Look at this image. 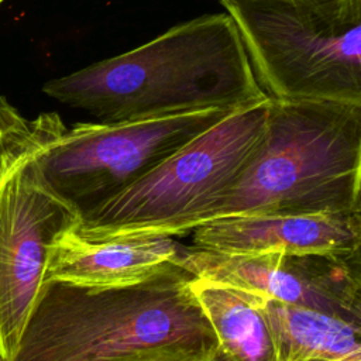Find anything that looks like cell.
<instances>
[{
  "instance_id": "11",
  "label": "cell",
  "mask_w": 361,
  "mask_h": 361,
  "mask_svg": "<svg viewBox=\"0 0 361 361\" xmlns=\"http://www.w3.org/2000/svg\"><path fill=\"white\" fill-rule=\"evenodd\" d=\"M275 361H361V324L265 298Z\"/></svg>"
},
{
  "instance_id": "12",
  "label": "cell",
  "mask_w": 361,
  "mask_h": 361,
  "mask_svg": "<svg viewBox=\"0 0 361 361\" xmlns=\"http://www.w3.org/2000/svg\"><path fill=\"white\" fill-rule=\"evenodd\" d=\"M190 289L226 361H275L265 296L195 276Z\"/></svg>"
},
{
  "instance_id": "14",
  "label": "cell",
  "mask_w": 361,
  "mask_h": 361,
  "mask_svg": "<svg viewBox=\"0 0 361 361\" xmlns=\"http://www.w3.org/2000/svg\"><path fill=\"white\" fill-rule=\"evenodd\" d=\"M220 1H230V0H220ZM248 1H258V0H248ZM281 1H299V0H281Z\"/></svg>"
},
{
  "instance_id": "7",
  "label": "cell",
  "mask_w": 361,
  "mask_h": 361,
  "mask_svg": "<svg viewBox=\"0 0 361 361\" xmlns=\"http://www.w3.org/2000/svg\"><path fill=\"white\" fill-rule=\"evenodd\" d=\"M76 224V213L41 182L30 159L0 148V360L16 353L54 241Z\"/></svg>"
},
{
  "instance_id": "1",
  "label": "cell",
  "mask_w": 361,
  "mask_h": 361,
  "mask_svg": "<svg viewBox=\"0 0 361 361\" xmlns=\"http://www.w3.org/2000/svg\"><path fill=\"white\" fill-rule=\"evenodd\" d=\"M42 92L100 123L235 111L269 99L227 13L176 24L134 49L45 82Z\"/></svg>"
},
{
  "instance_id": "10",
  "label": "cell",
  "mask_w": 361,
  "mask_h": 361,
  "mask_svg": "<svg viewBox=\"0 0 361 361\" xmlns=\"http://www.w3.org/2000/svg\"><path fill=\"white\" fill-rule=\"evenodd\" d=\"M185 248L165 235L87 240L72 227L54 241L44 282L90 288L128 286L178 264Z\"/></svg>"
},
{
  "instance_id": "8",
  "label": "cell",
  "mask_w": 361,
  "mask_h": 361,
  "mask_svg": "<svg viewBox=\"0 0 361 361\" xmlns=\"http://www.w3.org/2000/svg\"><path fill=\"white\" fill-rule=\"evenodd\" d=\"M179 264L197 278L361 324V252L230 255L186 247Z\"/></svg>"
},
{
  "instance_id": "9",
  "label": "cell",
  "mask_w": 361,
  "mask_h": 361,
  "mask_svg": "<svg viewBox=\"0 0 361 361\" xmlns=\"http://www.w3.org/2000/svg\"><path fill=\"white\" fill-rule=\"evenodd\" d=\"M193 247L230 255L361 252V213L235 216L193 230Z\"/></svg>"
},
{
  "instance_id": "5",
  "label": "cell",
  "mask_w": 361,
  "mask_h": 361,
  "mask_svg": "<svg viewBox=\"0 0 361 361\" xmlns=\"http://www.w3.org/2000/svg\"><path fill=\"white\" fill-rule=\"evenodd\" d=\"M269 99L221 118L185 144L128 189L80 219L87 240L175 237L207 223L254 158Z\"/></svg>"
},
{
  "instance_id": "6",
  "label": "cell",
  "mask_w": 361,
  "mask_h": 361,
  "mask_svg": "<svg viewBox=\"0 0 361 361\" xmlns=\"http://www.w3.org/2000/svg\"><path fill=\"white\" fill-rule=\"evenodd\" d=\"M221 3L269 99L361 104V0Z\"/></svg>"
},
{
  "instance_id": "15",
  "label": "cell",
  "mask_w": 361,
  "mask_h": 361,
  "mask_svg": "<svg viewBox=\"0 0 361 361\" xmlns=\"http://www.w3.org/2000/svg\"><path fill=\"white\" fill-rule=\"evenodd\" d=\"M4 1H6V0H0V6H1Z\"/></svg>"
},
{
  "instance_id": "4",
  "label": "cell",
  "mask_w": 361,
  "mask_h": 361,
  "mask_svg": "<svg viewBox=\"0 0 361 361\" xmlns=\"http://www.w3.org/2000/svg\"><path fill=\"white\" fill-rule=\"evenodd\" d=\"M231 113L209 109L66 127L56 113L28 118L0 96V148L25 155L41 182L79 221Z\"/></svg>"
},
{
  "instance_id": "2",
  "label": "cell",
  "mask_w": 361,
  "mask_h": 361,
  "mask_svg": "<svg viewBox=\"0 0 361 361\" xmlns=\"http://www.w3.org/2000/svg\"><path fill=\"white\" fill-rule=\"evenodd\" d=\"M193 278L178 262L120 288L44 282L8 361H111L168 344L219 348Z\"/></svg>"
},
{
  "instance_id": "3",
  "label": "cell",
  "mask_w": 361,
  "mask_h": 361,
  "mask_svg": "<svg viewBox=\"0 0 361 361\" xmlns=\"http://www.w3.org/2000/svg\"><path fill=\"white\" fill-rule=\"evenodd\" d=\"M361 104L269 99L262 141L210 220L361 213Z\"/></svg>"
},
{
  "instance_id": "13",
  "label": "cell",
  "mask_w": 361,
  "mask_h": 361,
  "mask_svg": "<svg viewBox=\"0 0 361 361\" xmlns=\"http://www.w3.org/2000/svg\"><path fill=\"white\" fill-rule=\"evenodd\" d=\"M111 361H226L220 348L168 344L128 353Z\"/></svg>"
}]
</instances>
